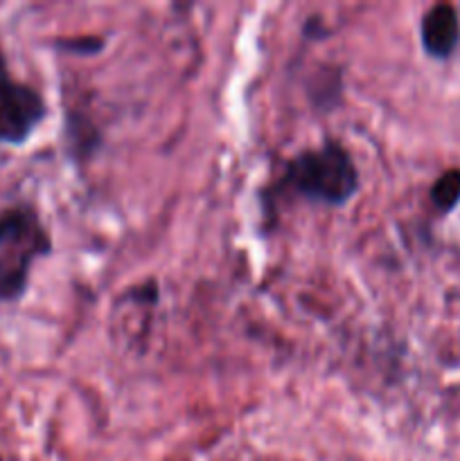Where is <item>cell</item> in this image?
I'll return each instance as SVG.
<instances>
[{"label": "cell", "instance_id": "1", "mask_svg": "<svg viewBox=\"0 0 460 461\" xmlns=\"http://www.w3.org/2000/svg\"><path fill=\"white\" fill-rule=\"evenodd\" d=\"M284 185L302 198L323 205H345L359 187V171L338 142L302 151L289 162Z\"/></svg>", "mask_w": 460, "mask_h": 461}, {"label": "cell", "instance_id": "2", "mask_svg": "<svg viewBox=\"0 0 460 461\" xmlns=\"http://www.w3.org/2000/svg\"><path fill=\"white\" fill-rule=\"evenodd\" d=\"M43 97L30 86L12 79L0 52V140L7 144H23L36 126L43 122Z\"/></svg>", "mask_w": 460, "mask_h": 461}, {"label": "cell", "instance_id": "3", "mask_svg": "<svg viewBox=\"0 0 460 461\" xmlns=\"http://www.w3.org/2000/svg\"><path fill=\"white\" fill-rule=\"evenodd\" d=\"M419 36H422V48L428 57H449L460 39V21L455 9L446 3L428 9L419 25Z\"/></svg>", "mask_w": 460, "mask_h": 461}, {"label": "cell", "instance_id": "4", "mask_svg": "<svg viewBox=\"0 0 460 461\" xmlns=\"http://www.w3.org/2000/svg\"><path fill=\"white\" fill-rule=\"evenodd\" d=\"M34 214L27 210H9L0 214V246H9L39 232Z\"/></svg>", "mask_w": 460, "mask_h": 461}, {"label": "cell", "instance_id": "5", "mask_svg": "<svg viewBox=\"0 0 460 461\" xmlns=\"http://www.w3.org/2000/svg\"><path fill=\"white\" fill-rule=\"evenodd\" d=\"M431 201L440 212H451L460 203V171L449 169L433 183Z\"/></svg>", "mask_w": 460, "mask_h": 461}, {"label": "cell", "instance_id": "6", "mask_svg": "<svg viewBox=\"0 0 460 461\" xmlns=\"http://www.w3.org/2000/svg\"><path fill=\"white\" fill-rule=\"evenodd\" d=\"M59 48L79 50L81 54H93V52H97V50L104 48V41L95 39V36H86V39H79V41H63V43H59Z\"/></svg>", "mask_w": 460, "mask_h": 461}]
</instances>
